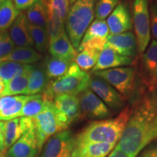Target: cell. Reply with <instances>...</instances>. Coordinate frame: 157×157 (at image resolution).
Masks as SVG:
<instances>
[{
    "instance_id": "6da1fadb",
    "label": "cell",
    "mask_w": 157,
    "mask_h": 157,
    "mask_svg": "<svg viewBox=\"0 0 157 157\" xmlns=\"http://www.w3.org/2000/svg\"><path fill=\"white\" fill-rule=\"evenodd\" d=\"M157 101L146 98L132 111L117 146L129 157H136L151 141L156 138Z\"/></svg>"
},
{
    "instance_id": "7a4b0ae2",
    "label": "cell",
    "mask_w": 157,
    "mask_h": 157,
    "mask_svg": "<svg viewBox=\"0 0 157 157\" xmlns=\"http://www.w3.org/2000/svg\"><path fill=\"white\" fill-rule=\"evenodd\" d=\"M132 111L129 107H126L117 117L91 123L75 137V144L109 143L116 145L120 140Z\"/></svg>"
},
{
    "instance_id": "3957f363",
    "label": "cell",
    "mask_w": 157,
    "mask_h": 157,
    "mask_svg": "<svg viewBox=\"0 0 157 157\" xmlns=\"http://www.w3.org/2000/svg\"><path fill=\"white\" fill-rule=\"evenodd\" d=\"M90 76L82 70L76 63L71 64L66 74L56 79L50 80L43 95L53 101L56 96L63 94L77 95L89 89Z\"/></svg>"
},
{
    "instance_id": "277c9868",
    "label": "cell",
    "mask_w": 157,
    "mask_h": 157,
    "mask_svg": "<svg viewBox=\"0 0 157 157\" xmlns=\"http://www.w3.org/2000/svg\"><path fill=\"white\" fill-rule=\"evenodd\" d=\"M95 1L76 0L68 10L66 19V32L75 49H78L86 31L94 18Z\"/></svg>"
},
{
    "instance_id": "5b68a950",
    "label": "cell",
    "mask_w": 157,
    "mask_h": 157,
    "mask_svg": "<svg viewBox=\"0 0 157 157\" xmlns=\"http://www.w3.org/2000/svg\"><path fill=\"white\" fill-rule=\"evenodd\" d=\"M33 121L39 150L50 137L66 130L69 125L68 119L58 111L53 101L50 102L44 111L33 117Z\"/></svg>"
},
{
    "instance_id": "8992f818",
    "label": "cell",
    "mask_w": 157,
    "mask_h": 157,
    "mask_svg": "<svg viewBox=\"0 0 157 157\" xmlns=\"http://www.w3.org/2000/svg\"><path fill=\"white\" fill-rule=\"evenodd\" d=\"M133 21L137 50L139 53H143L146 50L151 38L148 0H134Z\"/></svg>"
},
{
    "instance_id": "52a82bcc",
    "label": "cell",
    "mask_w": 157,
    "mask_h": 157,
    "mask_svg": "<svg viewBox=\"0 0 157 157\" xmlns=\"http://www.w3.org/2000/svg\"><path fill=\"white\" fill-rule=\"evenodd\" d=\"M94 75L115 88L121 95H127L132 91L134 82L133 68H114L95 72Z\"/></svg>"
},
{
    "instance_id": "ba28073f",
    "label": "cell",
    "mask_w": 157,
    "mask_h": 157,
    "mask_svg": "<svg viewBox=\"0 0 157 157\" xmlns=\"http://www.w3.org/2000/svg\"><path fill=\"white\" fill-rule=\"evenodd\" d=\"M75 137L68 129L50 137L43 146L39 157H71Z\"/></svg>"
},
{
    "instance_id": "9c48e42d",
    "label": "cell",
    "mask_w": 157,
    "mask_h": 157,
    "mask_svg": "<svg viewBox=\"0 0 157 157\" xmlns=\"http://www.w3.org/2000/svg\"><path fill=\"white\" fill-rule=\"evenodd\" d=\"M109 33V29L106 21L96 19L86 31L76 51L79 52L86 49H94L101 51L106 44Z\"/></svg>"
},
{
    "instance_id": "30bf717a",
    "label": "cell",
    "mask_w": 157,
    "mask_h": 157,
    "mask_svg": "<svg viewBox=\"0 0 157 157\" xmlns=\"http://www.w3.org/2000/svg\"><path fill=\"white\" fill-rule=\"evenodd\" d=\"M81 112L83 115L93 119H105L111 115L109 108L91 90L87 89L80 94Z\"/></svg>"
},
{
    "instance_id": "8fae6325",
    "label": "cell",
    "mask_w": 157,
    "mask_h": 157,
    "mask_svg": "<svg viewBox=\"0 0 157 157\" xmlns=\"http://www.w3.org/2000/svg\"><path fill=\"white\" fill-rule=\"evenodd\" d=\"M89 87L105 104L113 110H119L124 105L122 95L111 84L98 77L90 79Z\"/></svg>"
},
{
    "instance_id": "7c38bea8",
    "label": "cell",
    "mask_w": 157,
    "mask_h": 157,
    "mask_svg": "<svg viewBox=\"0 0 157 157\" xmlns=\"http://www.w3.org/2000/svg\"><path fill=\"white\" fill-rule=\"evenodd\" d=\"M34 128L33 118L21 117L5 122V151L13 146L18 139L29 130Z\"/></svg>"
},
{
    "instance_id": "4fadbf2b",
    "label": "cell",
    "mask_w": 157,
    "mask_h": 157,
    "mask_svg": "<svg viewBox=\"0 0 157 157\" xmlns=\"http://www.w3.org/2000/svg\"><path fill=\"white\" fill-rule=\"evenodd\" d=\"M39 151L34 128L29 130L7 149L5 157H37Z\"/></svg>"
},
{
    "instance_id": "5bb4252c",
    "label": "cell",
    "mask_w": 157,
    "mask_h": 157,
    "mask_svg": "<svg viewBox=\"0 0 157 157\" xmlns=\"http://www.w3.org/2000/svg\"><path fill=\"white\" fill-rule=\"evenodd\" d=\"M105 46L113 49L122 56L131 58L136 56L137 53L136 36L130 31L119 34L109 35Z\"/></svg>"
},
{
    "instance_id": "9a60e30c",
    "label": "cell",
    "mask_w": 157,
    "mask_h": 157,
    "mask_svg": "<svg viewBox=\"0 0 157 157\" xmlns=\"http://www.w3.org/2000/svg\"><path fill=\"white\" fill-rule=\"evenodd\" d=\"M35 95L5 96L0 98V121H9L19 117L25 103Z\"/></svg>"
},
{
    "instance_id": "2e32d148",
    "label": "cell",
    "mask_w": 157,
    "mask_h": 157,
    "mask_svg": "<svg viewBox=\"0 0 157 157\" xmlns=\"http://www.w3.org/2000/svg\"><path fill=\"white\" fill-rule=\"evenodd\" d=\"M53 103L58 111L66 117L69 124L81 117L79 98L77 95L68 94L58 95L53 99Z\"/></svg>"
},
{
    "instance_id": "e0dca14e",
    "label": "cell",
    "mask_w": 157,
    "mask_h": 157,
    "mask_svg": "<svg viewBox=\"0 0 157 157\" xmlns=\"http://www.w3.org/2000/svg\"><path fill=\"white\" fill-rule=\"evenodd\" d=\"M132 62L133 60L132 58L121 56L114 50L105 46L101 51L97 63L92 69V72L94 73L99 71L109 69V68L128 66L132 64Z\"/></svg>"
},
{
    "instance_id": "ac0fdd59",
    "label": "cell",
    "mask_w": 157,
    "mask_h": 157,
    "mask_svg": "<svg viewBox=\"0 0 157 157\" xmlns=\"http://www.w3.org/2000/svg\"><path fill=\"white\" fill-rule=\"evenodd\" d=\"M107 24L111 34L124 33L132 29L130 15L127 7L119 3L108 17Z\"/></svg>"
},
{
    "instance_id": "d6986e66",
    "label": "cell",
    "mask_w": 157,
    "mask_h": 157,
    "mask_svg": "<svg viewBox=\"0 0 157 157\" xmlns=\"http://www.w3.org/2000/svg\"><path fill=\"white\" fill-rule=\"evenodd\" d=\"M49 51L51 56L70 62L75 61L78 53L65 31L58 38L49 42Z\"/></svg>"
},
{
    "instance_id": "ffe728a7",
    "label": "cell",
    "mask_w": 157,
    "mask_h": 157,
    "mask_svg": "<svg viewBox=\"0 0 157 157\" xmlns=\"http://www.w3.org/2000/svg\"><path fill=\"white\" fill-rule=\"evenodd\" d=\"M26 16L21 13L10 29V36L14 44L18 47H31L34 45L27 27Z\"/></svg>"
},
{
    "instance_id": "44dd1931",
    "label": "cell",
    "mask_w": 157,
    "mask_h": 157,
    "mask_svg": "<svg viewBox=\"0 0 157 157\" xmlns=\"http://www.w3.org/2000/svg\"><path fill=\"white\" fill-rule=\"evenodd\" d=\"M115 146V144L109 143L75 144L71 157H106Z\"/></svg>"
},
{
    "instance_id": "7402d4cb",
    "label": "cell",
    "mask_w": 157,
    "mask_h": 157,
    "mask_svg": "<svg viewBox=\"0 0 157 157\" xmlns=\"http://www.w3.org/2000/svg\"><path fill=\"white\" fill-rule=\"evenodd\" d=\"M48 79L44 68L33 66L29 75L28 87L24 94L27 95H38L39 93H43L49 82Z\"/></svg>"
},
{
    "instance_id": "603a6c76",
    "label": "cell",
    "mask_w": 157,
    "mask_h": 157,
    "mask_svg": "<svg viewBox=\"0 0 157 157\" xmlns=\"http://www.w3.org/2000/svg\"><path fill=\"white\" fill-rule=\"evenodd\" d=\"M41 59V56L34 49L30 47H18L5 58L0 60V62L12 61L22 64L29 65L37 62Z\"/></svg>"
},
{
    "instance_id": "cb8c5ba5",
    "label": "cell",
    "mask_w": 157,
    "mask_h": 157,
    "mask_svg": "<svg viewBox=\"0 0 157 157\" xmlns=\"http://www.w3.org/2000/svg\"><path fill=\"white\" fill-rule=\"evenodd\" d=\"M72 63L63 59L48 56L44 60V69L48 78L56 79L66 74Z\"/></svg>"
},
{
    "instance_id": "d4e9b609",
    "label": "cell",
    "mask_w": 157,
    "mask_h": 157,
    "mask_svg": "<svg viewBox=\"0 0 157 157\" xmlns=\"http://www.w3.org/2000/svg\"><path fill=\"white\" fill-rule=\"evenodd\" d=\"M21 14L10 0H6L0 3V31L5 32L13 24Z\"/></svg>"
},
{
    "instance_id": "484cf974",
    "label": "cell",
    "mask_w": 157,
    "mask_h": 157,
    "mask_svg": "<svg viewBox=\"0 0 157 157\" xmlns=\"http://www.w3.org/2000/svg\"><path fill=\"white\" fill-rule=\"evenodd\" d=\"M52 101L45 98L43 94L36 95L34 98L27 102L19 114V117H34L44 111Z\"/></svg>"
},
{
    "instance_id": "4316f807",
    "label": "cell",
    "mask_w": 157,
    "mask_h": 157,
    "mask_svg": "<svg viewBox=\"0 0 157 157\" xmlns=\"http://www.w3.org/2000/svg\"><path fill=\"white\" fill-rule=\"evenodd\" d=\"M32 66L31 65L12 61L0 62V78H2L5 83H7L14 78L30 70Z\"/></svg>"
},
{
    "instance_id": "83f0119b",
    "label": "cell",
    "mask_w": 157,
    "mask_h": 157,
    "mask_svg": "<svg viewBox=\"0 0 157 157\" xmlns=\"http://www.w3.org/2000/svg\"><path fill=\"white\" fill-rule=\"evenodd\" d=\"M25 16L30 24L47 29L48 13L46 8L40 0L27 10Z\"/></svg>"
},
{
    "instance_id": "f1b7e54d",
    "label": "cell",
    "mask_w": 157,
    "mask_h": 157,
    "mask_svg": "<svg viewBox=\"0 0 157 157\" xmlns=\"http://www.w3.org/2000/svg\"><path fill=\"white\" fill-rule=\"evenodd\" d=\"M32 68L6 83V89L3 97L24 94L25 90L28 87L29 75H30V72Z\"/></svg>"
},
{
    "instance_id": "f546056e",
    "label": "cell",
    "mask_w": 157,
    "mask_h": 157,
    "mask_svg": "<svg viewBox=\"0 0 157 157\" xmlns=\"http://www.w3.org/2000/svg\"><path fill=\"white\" fill-rule=\"evenodd\" d=\"M101 51L94 49H86L77 53L75 63L82 70L86 71L93 69L97 63Z\"/></svg>"
},
{
    "instance_id": "4dcf8cb0",
    "label": "cell",
    "mask_w": 157,
    "mask_h": 157,
    "mask_svg": "<svg viewBox=\"0 0 157 157\" xmlns=\"http://www.w3.org/2000/svg\"><path fill=\"white\" fill-rule=\"evenodd\" d=\"M29 34L34 44L39 52H44L49 44V37L47 29L27 23Z\"/></svg>"
},
{
    "instance_id": "1f68e13d",
    "label": "cell",
    "mask_w": 157,
    "mask_h": 157,
    "mask_svg": "<svg viewBox=\"0 0 157 157\" xmlns=\"http://www.w3.org/2000/svg\"><path fill=\"white\" fill-rule=\"evenodd\" d=\"M64 22L61 17L54 13H48V31L49 42L58 38L64 32Z\"/></svg>"
},
{
    "instance_id": "d6a6232c",
    "label": "cell",
    "mask_w": 157,
    "mask_h": 157,
    "mask_svg": "<svg viewBox=\"0 0 157 157\" xmlns=\"http://www.w3.org/2000/svg\"><path fill=\"white\" fill-rule=\"evenodd\" d=\"M143 63L146 73L152 78L157 69V41L155 39L143 56Z\"/></svg>"
},
{
    "instance_id": "836d02e7",
    "label": "cell",
    "mask_w": 157,
    "mask_h": 157,
    "mask_svg": "<svg viewBox=\"0 0 157 157\" xmlns=\"http://www.w3.org/2000/svg\"><path fill=\"white\" fill-rule=\"evenodd\" d=\"M45 7L47 13H54L66 21L69 10V0H40Z\"/></svg>"
},
{
    "instance_id": "e575fe53",
    "label": "cell",
    "mask_w": 157,
    "mask_h": 157,
    "mask_svg": "<svg viewBox=\"0 0 157 157\" xmlns=\"http://www.w3.org/2000/svg\"><path fill=\"white\" fill-rule=\"evenodd\" d=\"M119 0H99L95 7L96 19L104 20L111 14Z\"/></svg>"
},
{
    "instance_id": "d590c367",
    "label": "cell",
    "mask_w": 157,
    "mask_h": 157,
    "mask_svg": "<svg viewBox=\"0 0 157 157\" xmlns=\"http://www.w3.org/2000/svg\"><path fill=\"white\" fill-rule=\"evenodd\" d=\"M15 48L10 34L5 31L0 33V60L8 56Z\"/></svg>"
},
{
    "instance_id": "8d00e7d4",
    "label": "cell",
    "mask_w": 157,
    "mask_h": 157,
    "mask_svg": "<svg viewBox=\"0 0 157 157\" xmlns=\"http://www.w3.org/2000/svg\"><path fill=\"white\" fill-rule=\"evenodd\" d=\"M10 1L14 4L16 9L21 11L22 10H28L34 4L38 2L39 0H10Z\"/></svg>"
},
{
    "instance_id": "74e56055",
    "label": "cell",
    "mask_w": 157,
    "mask_h": 157,
    "mask_svg": "<svg viewBox=\"0 0 157 157\" xmlns=\"http://www.w3.org/2000/svg\"><path fill=\"white\" fill-rule=\"evenodd\" d=\"M151 21L152 34L157 39V4H153L151 7Z\"/></svg>"
},
{
    "instance_id": "f35d334b",
    "label": "cell",
    "mask_w": 157,
    "mask_h": 157,
    "mask_svg": "<svg viewBox=\"0 0 157 157\" xmlns=\"http://www.w3.org/2000/svg\"><path fill=\"white\" fill-rule=\"evenodd\" d=\"M4 131H5V122L0 121V151L5 153V137H4Z\"/></svg>"
},
{
    "instance_id": "ab89813d",
    "label": "cell",
    "mask_w": 157,
    "mask_h": 157,
    "mask_svg": "<svg viewBox=\"0 0 157 157\" xmlns=\"http://www.w3.org/2000/svg\"><path fill=\"white\" fill-rule=\"evenodd\" d=\"M106 157H129L126 153L123 151L121 149H120L117 146L114 148L113 149L112 151Z\"/></svg>"
},
{
    "instance_id": "60d3db41",
    "label": "cell",
    "mask_w": 157,
    "mask_h": 157,
    "mask_svg": "<svg viewBox=\"0 0 157 157\" xmlns=\"http://www.w3.org/2000/svg\"><path fill=\"white\" fill-rule=\"evenodd\" d=\"M138 157H157V146L148 149Z\"/></svg>"
},
{
    "instance_id": "b9f144b4",
    "label": "cell",
    "mask_w": 157,
    "mask_h": 157,
    "mask_svg": "<svg viewBox=\"0 0 157 157\" xmlns=\"http://www.w3.org/2000/svg\"><path fill=\"white\" fill-rule=\"evenodd\" d=\"M6 89V83L2 78H0V98H2Z\"/></svg>"
},
{
    "instance_id": "7bdbcfd3",
    "label": "cell",
    "mask_w": 157,
    "mask_h": 157,
    "mask_svg": "<svg viewBox=\"0 0 157 157\" xmlns=\"http://www.w3.org/2000/svg\"><path fill=\"white\" fill-rule=\"evenodd\" d=\"M150 84H151V87H157V69L155 72L154 76L151 80V83Z\"/></svg>"
},
{
    "instance_id": "ee69618b",
    "label": "cell",
    "mask_w": 157,
    "mask_h": 157,
    "mask_svg": "<svg viewBox=\"0 0 157 157\" xmlns=\"http://www.w3.org/2000/svg\"><path fill=\"white\" fill-rule=\"evenodd\" d=\"M156 137H157V117L156 119Z\"/></svg>"
},
{
    "instance_id": "f6af8a7d",
    "label": "cell",
    "mask_w": 157,
    "mask_h": 157,
    "mask_svg": "<svg viewBox=\"0 0 157 157\" xmlns=\"http://www.w3.org/2000/svg\"><path fill=\"white\" fill-rule=\"evenodd\" d=\"M0 157H4V153L0 151Z\"/></svg>"
},
{
    "instance_id": "bcb514c9",
    "label": "cell",
    "mask_w": 157,
    "mask_h": 157,
    "mask_svg": "<svg viewBox=\"0 0 157 157\" xmlns=\"http://www.w3.org/2000/svg\"><path fill=\"white\" fill-rule=\"evenodd\" d=\"M69 1H70V3H74L76 0H69Z\"/></svg>"
},
{
    "instance_id": "7dc6e473",
    "label": "cell",
    "mask_w": 157,
    "mask_h": 157,
    "mask_svg": "<svg viewBox=\"0 0 157 157\" xmlns=\"http://www.w3.org/2000/svg\"><path fill=\"white\" fill-rule=\"evenodd\" d=\"M5 1H6V0H0V3L3 2H5Z\"/></svg>"
},
{
    "instance_id": "c3c4849f",
    "label": "cell",
    "mask_w": 157,
    "mask_h": 157,
    "mask_svg": "<svg viewBox=\"0 0 157 157\" xmlns=\"http://www.w3.org/2000/svg\"><path fill=\"white\" fill-rule=\"evenodd\" d=\"M0 108H1V106H0Z\"/></svg>"
}]
</instances>
